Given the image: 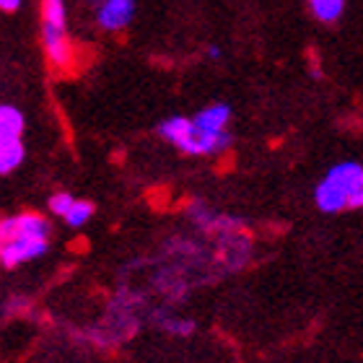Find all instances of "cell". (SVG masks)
I'll return each mask as SVG.
<instances>
[{
	"mask_svg": "<svg viewBox=\"0 0 363 363\" xmlns=\"http://www.w3.org/2000/svg\"><path fill=\"white\" fill-rule=\"evenodd\" d=\"M50 250V223L39 213H18L0 220V265H18L45 257Z\"/></svg>",
	"mask_w": 363,
	"mask_h": 363,
	"instance_id": "cell-1",
	"label": "cell"
},
{
	"mask_svg": "<svg viewBox=\"0 0 363 363\" xmlns=\"http://www.w3.org/2000/svg\"><path fill=\"white\" fill-rule=\"evenodd\" d=\"M42 45L55 70H70L76 50L68 37V8L65 0H42Z\"/></svg>",
	"mask_w": 363,
	"mask_h": 363,
	"instance_id": "cell-2",
	"label": "cell"
},
{
	"mask_svg": "<svg viewBox=\"0 0 363 363\" xmlns=\"http://www.w3.org/2000/svg\"><path fill=\"white\" fill-rule=\"evenodd\" d=\"M330 179H335L345 192H348V208H361L363 205V167L358 161H340L327 172Z\"/></svg>",
	"mask_w": 363,
	"mask_h": 363,
	"instance_id": "cell-3",
	"label": "cell"
},
{
	"mask_svg": "<svg viewBox=\"0 0 363 363\" xmlns=\"http://www.w3.org/2000/svg\"><path fill=\"white\" fill-rule=\"evenodd\" d=\"M135 16V0H101L96 8V23L104 31H122Z\"/></svg>",
	"mask_w": 363,
	"mask_h": 363,
	"instance_id": "cell-4",
	"label": "cell"
},
{
	"mask_svg": "<svg viewBox=\"0 0 363 363\" xmlns=\"http://www.w3.org/2000/svg\"><path fill=\"white\" fill-rule=\"evenodd\" d=\"M156 133H159L161 140L172 143L174 148H179L182 153H187L189 140H192V120L177 114V117H169V120L161 122L159 128H156Z\"/></svg>",
	"mask_w": 363,
	"mask_h": 363,
	"instance_id": "cell-5",
	"label": "cell"
},
{
	"mask_svg": "<svg viewBox=\"0 0 363 363\" xmlns=\"http://www.w3.org/2000/svg\"><path fill=\"white\" fill-rule=\"evenodd\" d=\"M192 125L203 133H218V130H228V122H231V106L223 104V101H216V104L203 106L195 117H189Z\"/></svg>",
	"mask_w": 363,
	"mask_h": 363,
	"instance_id": "cell-6",
	"label": "cell"
},
{
	"mask_svg": "<svg viewBox=\"0 0 363 363\" xmlns=\"http://www.w3.org/2000/svg\"><path fill=\"white\" fill-rule=\"evenodd\" d=\"M26 130V117L18 106L0 104V140H21Z\"/></svg>",
	"mask_w": 363,
	"mask_h": 363,
	"instance_id": "cell-7",
	"label": "cell"
},
{
	"mask_svg": "<svg viewBox=\"0 0 363 363\" xmlns=\"http://www.w3.org/2000/svg\"><path fill=\"white\" fill-rule=\"evenodd\" d=\"M26 159V145L21 140H0V174H11Z\"/></svg>",
	"mask_w": 363,
	"mask_h": 363,
	"instance_id": "cell-8",
	"label": "cell"
},
{
	"mask_svg": "<svg viewBox=\"0 0 363 363\" xmlns=\"http://www.w3.org/2000/svg\"><path fill=\"white\" fill-rule=\"evenodd\" d=\"M153 319H156V325H159L164 333L174 335V337H187V335L195 333V322H192V319L167 317L164 311H156V314H153Z\"/></svg>",
	"mask_w": 363,
	"mask_h": 363,
	"instance_id": "cell-9",
	"label": "cell"
},
{
	"mask_svg": "<svg viewBox=\"0 0 363 363\" xmlns=\"http://www.w3.org/2000/svg\"><path fill=\"white\" fill-rule=\"evenodd\" d=\"M309 6L322 23H335L345 11V0H309Z\"/></svg>",
	"mask_w": 363,
	"mask_h": 363,
	"instance_id": "cell-10",
	"label": "cell"
},
{
	"mask_svg": "<svg viewBox=\"0 0 363 363\" xmlns=\"http://www.w3.org/2000/svg\"><path fill=\"white\" fill-rule=\"evenodd\" d=\"M91 216H94V203H89V200H73V205H70L68 213L62 216V220H65L70 228H81L84 223H89Z\"/></svg>",
	"mask_w": 363,
	"mask_h": 363,
	"instance_id": "cell-11",
	"label": "cell"
},
{
	"mask_svg": "<svg viewBox=\"0 0 363 363\" xmlns=\"http://www.w3.org/2000/svg\"><path fill=\"white\" fill-rule=\"evenodd\" d=\"M73 200L76 197L70 195V192H55L52 197H50V211H52V216H57V218H62L65 213H68V208L73 205Z\"/></svg>",
	"mask_w": 363,
	"mask_h": 363,
	"instance_id": "cell-12",
	"label": "cell"
},
{
	"mask_svg": "<svg viewBox=\"0 0 363 363\" xmlns=\"http://www.w3.org/2000/svg\"><path fill=\"white\" fill-rule=\"evenodd\" d=\"M23 0H0V11L3 13H13V11H18L21 8Z\"/></svg>",
	"mask_w": 363,
	"mask_h": 363,
	"instance_id": "cell-13",
	"label": "cell"
},
{
	"mask_svg": "<svg viewBox=\"0 0 363 363\" xmlns=\"http://www.w3.org/2000/svg\"><path fill=\"white\" fill-rule=\"evenodd\" d=\"M220 55H223V52H220L218 45H211V47H208V57H211V60H220Z\"/></svg>",
	"mask_w": 363,
	"mask_h": 363,
	"instance_id": "cell-14",
	"label": "cell"
}]
</instances>
